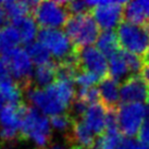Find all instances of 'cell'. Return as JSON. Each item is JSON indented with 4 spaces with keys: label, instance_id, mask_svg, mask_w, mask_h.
Listing matches in <instances>:
<instances>
[{
    "label": "cell",
    "instance_id": "obj_1",
    "mask_svg": "<svg viewBox=\"0 0 149 149\" xmlns=\"http://www.w3.org/2000/svg\"><path fill=\"white\" fill-rule=\"evenodd\" d=\"M37 40L45 46L58 64L77 61V50L64 31L59 29H40Z\"/></svg>",
    "mask_w": 149,
    "mask_h": 149
},
{
    "label": "cell",
    "instance_id": "obj_2",
    "mask_svg": "<svg viewBox=\"0 0 149 149\" xmlns=\"http://www.w3.org/2000/svg\"><path fill=\"white\" fill-rule=\"evenodd\" d=\"M64 32L77 48H84L97 42L100 27L91 12L73 14L64 25Z\"/></svg>",
    "mask_w": 149,
    "mask_h": 149
},
{
    "label": "cell",
    "instance_id": "obj_3",
    "mask_svg": "<svg viewBox=\"0 0 149 149\" xmlns=\"http://www.w3.org/2000/svg\"><path fill=\"white\" fill-rule=\"evenodd\" d=\"M21 139H32L38 147L45 148L51 139L50 119L39 112L37 109L29 107L23 118L20 131Z\"/></svg>",
    "mask_w": 149,
    "mask_h": 149
},
{
    "label": "cell",
    "instance_id": "obj_4",
    "mask_svg": "<svg viewBox=\"0 0 149 149\" xmlns=\"http://www.w3.org/2000/svg\"><path fill=\"white\" fill-rule=\"evenodd\" d=\"M116 35L121 49L144 58L149 48L148 26L123 21L116 29Z\"/></svg>",
    "mask_w": 149,
    "mask_h": 149
},
{
    "label": "cell",
    "instance_id": "obj_5",
    "mask_svg": "<svg viewBox=\"0 0 149 149\" xmlns=\"http://www.w3.org/2000/svg\"><path fill=\"white\" fill-rule=\"evenodd\" d=\"M68 1H40L35 6L32 17L42 29H59L71 17Z\"/></svg>",
    "mask_w": 149,
    "mask_h": 149
},
{
    "label": "cell",
    "instance_id": "obj_6",
    "mask_svg": "<svg viewBox=\"0 0 149 149\" xmlns=\"http://www.w3.org/2000/svg\"><path fill=\"white\" fill-rule=\"evenodd\" d=\"M1 59L8 66L12 79L23 87L24 91L33 85L34 63L29 58L26 49L19 47L1 57Z\"/></svg>",
    "mask_w": 149,
    "mask_h": 149
},
{
    "label": "cell",
    "instance_id": "obj_7",
    "mask_svg": "<svg viewBox=\"0 0 149 149\" xmlns=\"http://www.w3.org/2000/svg\"><path fill=\"white\" fill-rule=\"evenodd\" d=\"M91 14L104 31H113L119 27L124 17L125 1H87Z\"/></svg>",
    "mask_w": 149,
    "mask_h": 149
},
{
    "label": "cell",
    "instance_id": "obj_8",
    "mask_svg": "<svg viewBox=\"0 0 149 149\" xmlns=\"http://www.w3.org/2000/svg\"><path fill=\"white\" fill-rule=\"evenodd\" d=\"M147 114V107L143 104H120L116 108V118L121 133L128 138L137 135Z\"/></svg>",
    "mask_w": 149,
    "mask_h": 149
},
{
    "label": "cell",
    "instance_id": "obj_9",
    "mask_svg": "<svg viewBox=\"0 0 149 149\" xmlns=\"http://www.w3.org/2000/svg\"><path fill=\"white\" fill-rule=\"evenodd\" d=\"M29 107V106L23 101L21 104L4 106L0 110V123L2 126L0 131L1 139L12 141L17 137H20L23 118Z\"/></svg>",
    "mask_w": 149,
    "mask_h": 149
},
{
    "label": "cell",
    "instance_id": "obj_10",
    "mask_svg": "<svg viewBox=\"0 0 149 149\" xmlns=\"http://www.w3.org/2000/svg\"><path fill=\"white\" fill-rule=\"evenodd\" d=\"M77 61L79 70L91 72L97 75L100 79L109 75L108 58L97 47L88 46L77 50Z\"/></svg>",
    "mask_w": 149,
    "mask_h": 149
},
{
    "label": "cell",
    "instance_id": "obj_11",
    "mask_svg": "<svg viewBox=\"0 0 149 149\" xmlns=\"http://www.w3.org/2000/svg\"><path fill=\"white\" fill-rule=\"evenodd\" d=\"M25 93H26L29 101L33 104V108L37 109L38 111L42 112L46 116H54L57 114L65 113L68 110L64 106H62L57 100H54L46 91L45 88L36 87L33 84L25 91Z\"/></svg>",
    "mask_w": 149,
    "mask_h": 149
},
{
    "label": "cell",
    "instance_id": "obj_12",
    "mask_svg": "<svg viewBox=\"0 0 149 149\" xmlns=\"http://www.w3.org/2000/svg\"><path fill=\"white\" fill-rule=\"evenodd\" d=\"M149 86L141 75H132L121 84L120 96L122 104H143L147 101Z\"/></svg>",
    "mask_w": 149,
    "mask_h": 149
},
{
    "label": "cell",
    "instance_id": "obj_13",
    "mask_svg": "<svg viewBox=\"0 0 149 149\" xmlns=\"http://www.w3.org/2000/svg\"><path fill=\"white\" fill-rule=\"evenodd\" d=\"M108 112L109 109L101 101L96 102L88 106L82 120L95 135L100 136L106 132L107 128Z\"/></svg>",
    "mask_w": 149,
    "mask_h": 149
},
{
    "label": "cell",
    "instance_id": "obj_14",
    "mask_svg": "<svg viewBox=\"0 0 149 149\" xmlns=\"http://www.w3.org/2000/svg\"><path fill=\"white\" fill-rule=\"evenodd\" d=\"M120 83L112 79L110 75L100 81L98 89L100 94V101L109 109L113 110L119 107L121 100L120 96Z\"/></svg>",
    "mask_w": 149,
    "mask_h": 149
},
{
    "label": "cell",
    "instance_id": "obj_15",
    "mask_svg": "<svg viewBox=\"0 0 149 149\" xmlns=\"http://www.w3.org/2000/svg\"><path fill=\"white\" fill-rule=\"evenodd\" d=\"M124 17L134 24L149 25V0H136L126 2L124 7Z\"/></svg>",
    "mask_w": 149,
    "mask_h": 149
},
{
    "label": "cell",
    "instance_id": "obj_16",
    "mask_svg": "<svg viewBox=\"0 0 149 149\" xmlns=\"http://www.w3.org/2000/svg\"><path fill=\"white\" fill-rule=\"evenodd\" d=\"M68 138L72 145H79L87 149L94 148L97 141L95 138V134L89 130L82 119L74 121L72 131Z\"/></svg>",
    "mask_w": 149,
    "mask_h": 149
},
{
    "label": "cell",
    "instance_id": "obj_17",
    "mask_svg": "<svg viewBox=\"0 0 149 149\" xmlns=\"http://www.w3.org/2000/svg\"><path fill=\"white\" fill-rule=\"evenodd\" d=\"M58 79V64L56 61L36 66L34 71L33 83L36 87L47 88Z\"/></svg>",
    "mask_w": 149,
    "mask_h": 149
},
{
    "label": "cell",
    "instance_id": "obj_18",
    "mask_svg": "<svg viewBox=\"0 0 149 149\" xmlns=\"http://www.w3.org/2000/svg\"><path fill=\"white\" fill-rule=\"evenodd\" d=\"M109 61V75L112 79L120 82H124L130 76H132V73L130 71L127 61L125 58L124 50L121 49L118 54L112 56L111 58L108 59Z\"/></svg>",
    "mask_w": 149,
    "mask_h": 149
},
{
    "label": "cell",
    "instance_id": "obj_19",
    "mask_svg": "<svg viewBox=\"0 0 149 149\" xmlns=\"http://www.w3.org/2000/svg\"><path fill=\"white\" fill-rule=\"evenodd\" d=\"M21 42V36L17 29L12 24H7L2 29H0V56L1 57L19 48V45Z\"/></svg>",
    "mask_w": 149,
    "mask_h": 149
},
{
    "label": "cell",
    "instance_id": "obj_20",
    "mask_svg": "<svg viewBox=\"0 0 149 149\" xmlns=\"http://www.w3.org/2000/svg\"><path fill=\"white\" fill-rule=\"evenodd\" d=\"M11 24L17 29L22 39V42L29 45L34 42V39L37 37L38 35V24L34 20L33 17L26 15L24 17H21L19 20L12 21Z\"/></svg>",
    "mask_w": 149,
    "mask_h": 149
},
{
    "label": "cell",
    "instance_id": "obj_21",
    "mask_svg": "<svg viewBox=\"0 0 149 149\" xmlns=\"http://www.w3.org/2000/svg\"><path fill=\"white\" fill-rule=\"evenodd\" d=\"M36 1H3L2 6L10 21H15L33 12Z\"/></svg>",
    "mask_w": 149,
    "mask_h": 149
},
{
    "label": "cell",
    "instance_id": "obj_22",
    "mask_svg": "<svg viewBox=\"0 0 149 149\" xmlns=\"http://www.w3.org/2000/svg\"><path fill=\"white\" fill-rule=\"evenodd\" d=\"M96 47L107 57L111 58L121 50L118 35L114 31H102L96 42Z\"/></svg>",
    "mask_w": 149,
    "mask_h": 149
},
{
    "label": "cell",
    "instance_id": "obj_23",
    "mask_svg": "<svg viewBox=\"0 0 149 149\" xmlns=\"http://www.w3.org/2000/svg\"><path fill=\"white\" fill-rule=\"evenodd\" d=\"M25 49L27 51L31 60L33 61L34 64H36V66L42 65V64H46V63L52 61L51 60V54L48 51V49L38 40L26 45Z\"/></svg>",
    "mask_w": 149,
    "mask_h": 149
},
{
    "label": "cell",
    "instance_id": "obj_24",
    "mask_svg": "<svg viewBox=\"0 0 149 149\" xmlns=\"http://www.w3.org/2000/svg\"><path fill=\"white\" fill-rule=\"evenodd\" d=\"M123 139V134L120 131H106L98 136L93 149H118Z\"/></svg>",
    "mask_w": 149,
    "mask_h": 149
},
{
    "label": "cell",
    "instance_id": "obj_25",
    "mask_svg": "<svg viewBox=\"0 0 149 149\" xmlns=\"http://www.w3.org/2000/svg\"><path fill=\"white\" fill-rule=\"evenodd\" d=\"M74 119L72 118L69 112L65 113H61V114H57V116H50V124L51 126L57 130L59 132L65 133L66 137H69L73 124H74Z\"/></svg>",
    "mask_w": 149,
    "mask_h": 149
},
{
    "label": "cell",
    "instance_id": "obj_26",
    "mask_svg": "<svg viewBox=\"0 0 149 149\" xmlns=\"http://www.w3.org/2000/svg\"><path fill=\"white\" fill-rule=\"evenodd\" d=\"M76 98L87 106H91L96 102H100V94L98 87H87V88H79L76 91Z\"/></svg>",
    "mask_w": 149,
    "mask_h": 149
},
{
    "label": "cell",
    "instance_id": "obj_27",
    "mask_svg": "<svg viewBox=\"0 0 149 149\" xmlns=\"http://www.w3.org/2000/svg\"><path fill=\"white\" fill-rule=\"evenodd\" d=\"M101 79L97 76V75L93 74L91 72H86V71L79 70L76 74L74 83L77 85L79 88H87V87H93L96 84L100 83Z\"/></svg>",
    "mask_w": 149,
    "mask_h": 149
},
{
    "label": "cell",
    "instance_id": "obj_28",
    "mask_svg": "<svg viewBox=\"0 0 149 149\" xmlns=\"http://www.w3.org/2000/svg\"><path fill=\"white\" fill-rule=\"evenodd\" d=\"M66 6H68V9H69V12H70L71 15L91 12V11L87 1H77V0L76 1H69V2H66Z\"/></svg>",
    "mask_w": 149,
    "mask_h": 149
},
{
    "label": "cell",
    "instance_id": "obj_29",
    "mask_svg": "<svg viewBox=\"0 0 149 149\" xmlns=\"http://www.w3.org/2000/svg\"><path fill=\"white\" fill-rule=\"evenodd\" d=\"M137 138L141 144L149 146V118L146 119L144 124L141 125V130L137 134Z\"/></svg>",
    "mask_w": 149,
    "mask_h": 149
},
{
    "label": "cell",
    "instance_id": "obj_30",
    "mask_svg": "<svg viewBox=\"0 0 149 149\" xmlns=\"http://www.w3.org/2000/svg\"><path fill=\"white\" fill-rule=\"evenodd\" d=\"M138 141H134L132 138H124L118 149H138Z\"/></svg>",
    "mask_w": 149,
    "mask_h": 149
},
{
    "label": "cell",
    "instance_id": "obj_31",
    "mask_svg": "<svg viewBox=\"0 0 149 149\" xmlns=\"http://www.w3.org/2000/svg\"><path fill=\"white\" fill-rule=\"evenodd\" d=\"M9 77H12L10 72H9V69L7 64L4 63V61L0 58V83L3 82L4 79H9Z\"/></svg>",
    "mask_w": 149,
    "mask_h": 149
},
{
    "label": "cell",
    "instance_id": "obj_32",
    "mask_svg": "<svg viewBox=\"0 0 149 149\" xmlns=\"http://www.w3.org/2000/svg\"><path fill=\"white\" fill-rule=\"evenodd\" d=\"M8 15L4 11V8L2 6V2H0V29H2L3 26H6V23L8 21Z\"/></svg>",
    "mask_w": 149,
    "mask_h": 149
},
{
    "label": "cell",
    "instance_id": "obj_33",
    "mask_svg": "<svg viewBox=\"0 0 149 149\" xmlns=\"http://www.w3.org/2000/svg\"><path fill=\"white\" fill-rule=\"evenodd\" d=\"M141 77L144 79L147 85L149 86V63H145V65L141 70Z\"/></svg>",
    "mask_w": 149,
    "mask_h": 149
},
{
    "label": "cell",
    "instance_id": "obj_34",
    "mask_svg": "<svg viewBox=\"0 0 149 149\" xmlns=\"http://www.w3.org/2000/svg\"><path fill=\"white\" fill-rule=\"evenodd\" d=\"M48 149H65L63 146L59 145V144H54V145H51Z\"/></svg>",
    "mask_w": 149,
    "mask_h": 149
},
{
    "label": "cell",
    "instance_id": "obj_35",
    "mask_svg": "<svg viewBox=\"0 0 149 149\" xmlns=\"http://www.w3.org/2000/svg\"><path fill=\"white\" fill-rule=\"evenodd\" d=\"M148 29H149V25H148ZM144 61H145V63H149V48L147 50L146 54L144 56Z\"/></svg>",
    "mask_w": 149,
    "mask_h": 149
},
{
    "label": "cell",
    "instance_id": "obj_36",
    "mask_svg": "<svg viewBox=\"0 0 149 149\" xmlns=\"http://www.w3.org/2000/svg\"><path fill=\"white\" fill-rule=\"evenodd\" d=\"M70 149H87V148L82 147V146H79V145H72Z\"/></svg>",
    "mask_w": 149,
    "mask_h": 149
},
{
    "label": "cell",
    "instance_id": "obj_37",
    "mask_svg": "<svg viewBox=\"0 0 149 149\" xmlns=\"http://www.w3.org/2000/svg\"><path fill=\"white\" fill-rule=\"evenodd\" d=\"M147 112H148V116H149V95H148V98H147Z\"/></svg>",
    "mask_w": 149,
    "mask_h": 149
}]
</instances>
